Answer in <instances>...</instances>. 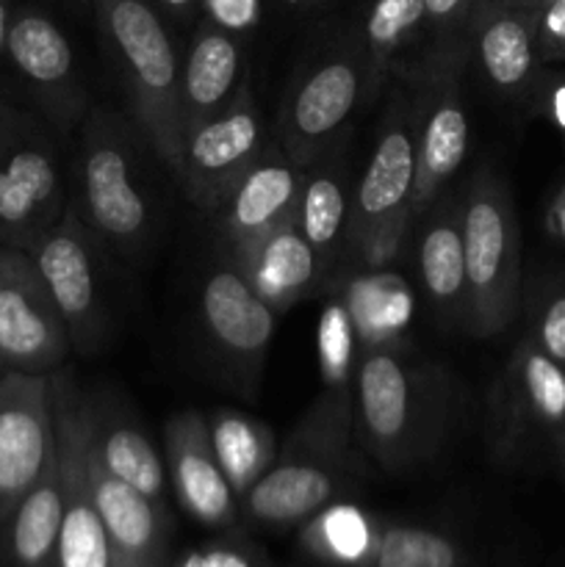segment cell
Wrapping results in <instances>:
<instances>
[{
    "mask_svg": "<svg viewBox=\"0 0 565 567\" xmlns=\"http://www.w3.org/2000/svg\"><path fill=\"white\" fill-rule=\"evenodd\" d=\"M487 3H507V6H521L524 0H487Z\"/></svg>",
    "mask_w": 565,
    "mask_h": 567,
    "instance_id": "cell-44",
    "label": "cell"
},
{
    "mask_svg": "<svg viewBox=\"0 0 565 567\" xmlns=\"http://www.w3.org/2000/svg\"><path fill=\"white\" fill-rule=\"evenodd\" d=\"M415 230V275L432 316L446 327L465 330L469 280L463 249V194L443 192L419 219Z\"/></svg>",
    "mask_w": 565,
    "mask_h": 567,
    "instance_id": "cell-20",
    "label": "cell"
},
{
    "mask_svg": "<svg viewBox=\"0 0 565 567\" xmlns=\"http://www.w3.org/2000/svg\"><path fill=\"white\" fill-rule=\"evenodd\" d=\"M559 449H563V454H565V432H563V435H559Z\"/></svg>",
    "mask_w": 565,
    "mask_h": 567,
    "instance_id": "cell-46",
    "label": "cell"
},
{
    "mask_svg": "<svg viewBox=\"0 0 565 567\" xmlns=\"http://www.w3.org/2000/svg\"><path fill=\"white\" fill-rule=\"evenodd\" d=\"M205 419H208L210 443H214L222 471L242 502L244 493L275 463V435L264 421L236 413V410H216Z\"/></svg>",
    "mask_w": 565,
    "mask_h": 567,
    "instance_id": "cell-30",
    "label": "cell"
},
{
    "mask_svg": "<svg viewBox=\"0 0 565 567\" xmlns=\"http://www.w3.org/2000/svg\"><path fill=\"white\" fill-rule=\"evenodd\" d=\"M11 14H14V0H0V66L6 64V37H9Z\"/></svg>",
    "mask_w": 565,
    "mask_h": 567,
    "instance_id": "cell-39",
    "label": "cell"
},
{
    "mask_svg": "<svg viewBox=\"0 0 565 567\" xmlns=\"http://www.w3.org/2000/svg\"><path fill=\"white\" fill-rule=\"evenodd\" d=\"M548 3H557V0H524L521 6H530V9H543V6H548Z\"/></svg>",
    "mask_w": 565,
    "mask_h": 567,
    "instance_id": "cell-42",
    "label": "cell"
},
{
    "mask_svg": "<svg viewBox=\"0 0 565 567\" xmlns=\"http://www.w3.org/2000/svg\"><path fill=\"white\" fill-rule=\"evenodd\" d=\"M92 441V437H89ZM89 487L111 540L116 567H170L172 515L116 480L89 449Z\"/></svg>",
    "mask_w": 565,
    "mask_h": 567,
    "instance_id": "cell-21",
    "label": "cell"
},
{
    "mask_svg": "<svg viewBox=\"0 0 565 567\" xmlns=\"http://www.w3.org/2000/svg\"><path fill=\"white\" fill-rule=\"evenodd\" d=\"M369 567H471V559L446 532L419 524H382Z\"/></svg>",
    "mask_w": 565,
    "mask_h": 567,
    "instance_id": "cell-31",
    "label": "cell"
},
{
    "mask_svg": "<svg viewBox=\"0 0 565 567\" xmlns=\"http://www.w3.org/2000/svg\"><path fill=\"white\" fill-rule=\"evenodd\" d=\"M199 319L216 360L249 388L258 382L277 313L230 258L208 271L199 293Z\"/></svg>",
    "mask_w": 565,
    "mask_h": 567,
    "instance_id": "cell-16",
    "label": "cell"
},
{
    "mask_svg": "<svg viewBox=\"0 0 565 567\" xmlns=\"http://www.w3.org/2000/svg\"><path fill=\"white\" fill-rule=\"evenodd\" d=\"M170 567H275L253 543L225 537V540L205 543V546L188 548L181 557L172 559Z\"/></svg>",
    "mask_w": 565,
    "mask_h": 567,
    "instance_id": "cell-33",
    "label": "cell"
},
{
    "mask_svg": "<svg viewBox=\"0 0 565 567\" xmlns=\"http://www.w3.org/2000/svg\"><path fill=\"white\" fill-rule=\"evenodd\" d=\"M374 97L371 66L358 37L330 44L294 75L277 116V144L308 169L341 142L360 105Z\"/></svg>",
    "mask_w": 565,
    "mask_h": 567,
    "instance_id": "cell-8",
    "label": "cell"
},
{
    "mask_svg": "<svg viewBox=\"0 0 565 567\" xmlns=\"http://www.w3.org/2000/svg\"><path fill=\"white\" fill-rule=\"evenodd\" d=\"M100 44L125 92L144 144L175 175L183 161L181 59L166 17L153 0H89Z\"/></svg>",
    "mask_w": 565,
    "mask_h": 567,
    "instance_id": "cell-3",
    "label": "cell"
},
{
    "mask_svg": "<svg viewBox=\"0 0 565 567\" xmlns=\"http://www.w3.org/2000/svg\"><path fill=\"white\" fill-rule=\"evenodd\" d=\"M64 480L59 454H53L37 485L22 496L14 513L0 526V567H55Z\"/></svg>",
    "mask_w": 565,
    "mask_h": 567,
    "instance_id": "cell-26",
    "label": "cell"
},
{
    "mask_svg": "<svg viewBox=\"0 0 565 567\" xmlns=\"http://www.w3.org/2000/svg\"><path fill=\"white\" fill-rule=\"evenodd\" d=\"M61 319L70 347L81 354L97 352L105 341V310L97 293L92 230L72 205L64 216L28 249Z\"/></svg>",
    "mask_w": 565,
    "mask_h": 567,
    "instance_id": "cell-15",
    "label": "cell"
},
{
    "mask_svg": "<svg viewBox=\"0 0 565 567\" xmlns=\"http://www.w3.org/2000/svg\"><path fill=\"white\" fill-rule=\"evenodd\" d=\"M469 59V39L460 37L427 42L415 66H399L415 89V188L410 221L419 219L446 192L469 153V111L463 94Z\"/></svg>",
    "mask_w": 565,
    "mask_h": 567,
    "instance_id": "cell-7",
    "label": "cell"
},
{
    "mask_svg": "<svg viewBox=\"0 0 565 567\" xmlns=\"http://www.w3.org/2000/svg\"><path fill=\"white\" fill-rule=\"evenodd\" d=\"M355 316L347 302H332L321 316V369L327 385H355L352 349H355Z\"/></svg>",
    "mask_w": 565,
    "mask_h": 567,
    "instance_id": "cell-32",
    "label": "cell"
},
{
    "mask_svg": "<svg viewBox=\"0 0 565 567\" xmlns=\"http://www.w3.org/2000/svg\"><path fill=\"white\" fill-rule=\"evenodd\" d=\"M530 338L565 369V288H554L543 297Z\"/></svg>",
    "mask_w": 565,
    "mask_h": 567,
    "instance_id": "cell-34",
    "label": "cell"
},
{
    "mask_svg": "<svg viewBox=\"0 0 565 567\" xmlns=\"http://www.w3.org/2000/svg\"><path fill=\"white\" fill-rule=\"evenodd\" d=\"M0 374H3V365H0Z\"/></svg>",
    "mask_w": 565,
    "mask_h": 567,
    "instance_id": "cell-47",
    "label": "cell"
},
{
    "mask_svg": "<svg viewBox=\"0 0 565 567\" xmlns=\"http://www.w3.org/2000/svg\"><path fill=\"white\" fill-rule=\"evenodd\" d=\"M355 37L363 44L371 83L380 94L388 75L402 66L404 55L427 39L424 0H366Z\"/></svg>",
    "mask_w": 565,
    "mask_h": 567,
    "instance_id": "cell-28",
    "label": "cell"
},
{
    "mask_svg": "<svg viewBox=\"0 0 565 567\" xmlns=\"http://www.w3.org/2000/svg\"><path fill=\"white\" fill-rule=\"evenodd\" d=\"M153 3L164 11L166 20L192 22L199 20V3L203 0H153Z\"/></svg>",
    "mask_w": 565,
    "mask_h": 567,
    "instance_id": "cell-38",
    "label": "cell"
},
{
    "mask_svg": "<svg viewBox=\"0 0 565 567\" xmlns=\"http://www.w3.org/2000/svg\"><path fill=\"white\" fill-rule=\"evenodd\" d=\"M64 319L22 249L0 244V365L22 374H53L70 354Z\"/></svg>",
    "mask_w": 565,
    "mask_h": 567,
    "instance_id": "cell-12",
    "label": "cell"
},
{
    "mask_svg": "<svg viewBox=\"0 0 565 567\" xmlns=\"http://www.w3.org/2000/svg\"><path fill=\"white\" fill-rule=\"evenodd\" d=\"M302 183L305 166L288 158L280 144L277 147L266 144L258 161L244 172L236 188L216 208L227 258H242L266 233L286 221L297 208Z\"/></svg>",
    "mask_w": 565,
    "mask_h": 567,
    "instance_id": "cell-19",
    "label": "cell"
},
{
    "mask_svg": "<svg viewBox=\"0 0 565 567\" xmlns=\"http://www.w3.org/2000/svg\"><path fill=\"white\" fill-rule=\"evenodd\" d=\"M548 111H552V120L557 122L559 127H565V83L552 92V105H548Z\"/></svg>",
    "mask_w": 565,
    "mask_h": 567,
    "instance_id": "cell-40",
    "label": "cell"
},
{
    "mask_svg": "<svg viewBox=\"0 0 565 567\" xmlns=\"http://www.w3.org/2000/svg\"><path fill=\"white\" fill-rule=\"evenodd\" d=\"M55 419V454L64 480V515H61L55 567H116L111 540L94 507L89 487V437H92L94 402L78 391L66 371L50 374Z\"/></svg>",
    "mask_w": 565,
    "mask_h": 567,
    "instance_id": "cell-10",
    "label": "cell"
},
{
    "mask_svg": "<svg viewBox=\"0 0 565 567\" xmlns=\"http://www.w3.org/2000/svg\"><path fill=\"white\" fill-rule=\"evenodd\" d=\"M493 449L507 457L532 432H565V369L530 336L515 347L491 396Z\"/></svg>",
    "mask_w": 565,
    "mask_h": 567,
    "instance_id": "cell-17",
    "label": "cell"
},
{
    "mask_svg": "<svg viewBox=\"0 0 565 567\" xmlns=\"http://www.w3.org/2000/svg\"><path fill=\"white\" fill-rule=\"evenodd\" d=\"M264 150L266 125L247 81L225 111L186 133L177 183L194 205L216 210Z\"/></svg>",
    "mask_w": 565,
    "mask_h": 567,
    "instance_id": "cell-13",
    "label": "cell"
},
{
    "mask_svg": "<svg viewBox=\"0 0 565 567\" xmlns=\"http://www.w3.org/2000/svg\"><path fill=\"white\" fill-rule=\"evenodd\" d=\"M164 463L172 493L192 520L205 529L227 532L242 518V502L233 493L210 443L208 419L197 410L172 415L164 426Z\"/></svg>",
    "mask_w": 565,
    "mask_h": 567,
    "instance_id": "cell-18",
    "label": "cell"
},
{
    "mask_svg": "<svg viewBox=\"0 0 565 567\" xmlns=\"http://www.w3.org/2000/svg\"><path fill=\"white\" fill-rule=\"evenodd\" d=\"M382 520L352 504L332 502L302 524L299 546L321 567H369Z\"/></svg>",
    "mask_w": 565,
    "mask_h": 567,
    "instance_id": "cell-29",
    "label": "cell"
},
{
    "mask_svg": "<svg viewBox=\"0 0 565 567\" xmlns=\"http://www.w3.org/2000/svg\"><path fill=\"white\" fill-rule=\"evenodd\" d=\"M469 310L465 332L491 338L513 324L521 305V241L513 197L493 169H476L460 186Z\"/></svg>",
    "mask_w": 565,
    "mask_h": 567,
    "instance_id": "cell-6",
    "label": "cell"
},
{
    "mask_svg": "<svg viewBox=\"0 0 565 567\" xmlns=\"http://www.w3.org/2000/svg\"><path fill=\"white\" fill-rule=\"evenodd\" d=\"M59 3H64V6H83V3H89V0H59Z\"/></svg>",
    "mask_w": 565,
    "mask_h": 567,
    "instance_id": "cell-45",
    "label": "cell"
},
{
    "mask_svg": "<svg viewBox=\"0 0 565 567\" xmlns=\"http://www.w3.org/2000/svg\"><path fill=\"white\" fill-rule=\"evenodd\" d=\"M554 221H557V230L565 236V199H559L557 214H554Z\"/></svg>",
    "mask_w": 565,
    "mask_h": 567,
    "instance_id": "cell-41",
    "label": "cell"
},
{
    "mask_svg": "<svg viewBox=\"0 0 565 567\" xmlns=\"http://www.w3.org/2000/svg\"><path fill=\"white\" fill-rule=\"evenodd\" d=\"M355 437V385H327L286 437L271 468L242 496L244 518L275 532L308 524L358 476Z\"/></svg>",
    "mask_w": 565,
    "mask_h": 567,
    "instance_id": "cell-2",
    "label": "cell"
},
{
    "mask_svg": "<svg viewBox=\"0 0 565 567\" xmlns=\"http://www.w3.org/2000/svg\"><path fill=\"white\" fill-rule=\"evenodd\" d=\"M244 39L208 20H197L186 55L181 59L183 138L205 120L225 111L247 83Z\"/></svg>",
    "mask_w": 565,
    "mask_h": 567,
    "instance_id": "cell-23",
    "label": "cell"
},
{
    "mask_svg": "<svg viewBox=\"0 0 565 567\" xmlns=\"http://www.w3.org/2000/svg\"><path fill=\"white\" fill-rule=\"evenodd\" d=\"M469 50L496 92L515 97L537 72V9L480 0L465 22Z\"/></svg>",
    "mask_w": 565,
    "mask_h": 567,
    "instance_id": "cell-22",
    "label": "cell"
},
{
    "mask_svg": "<svg viewBox=\"0 0 565 567\" xmlns=\"http://www.w3.org/2000/svg\"><path fill=\"white\" fill-rule=\"evenodd\" d=\"M480 0H424L427 42L465 37V22Z\"/></svg>",
    "mask_w": 565,
    "mask_h": 567,
    "instance_id": "cell-36",
    "label": "cell"
},
{
    "mask_svg": "<svg viewBox=\"0 0 565 567\" xmlns=\"http://www.w3.org/2000/svg\"><path fill=\"white\" fill-rule=\"evenodd\" d=\"M415 188V100L408 89L391 94L377 127L374 153L352 192L347 249L369 269L391 264L410 238Z\"/></svg>",
    "mask_w": 565,
    "mask_h": 567,
    "instance_id": "cell-5",
    "label": "cell"
},
{
    "mask_svg": "<svg viewBox=\"0 0 565 567\" xmlns=\"http://www.w3.org/2000/svg\"><path fill=\"white\" fill-rule=\"evenodd\" d=\"M6 64L20 78L22 89L37 105L39 116L55 133H72L86 120L92 100L78 72L70 37L59 22L37 3H14Z\"/></svg>",
    "mask_w": 565,
    "mask_h": 567,
    "instance_id": "cell-11",
    "label": "cell"
},
{
    "mask_svg": "<svg viewBox=\"0 0 565 567\" xmlns=\"http://www.w3.org/2000/svg\"><path fill=\"white\" fill-rule=\"evenodd\" d=\"M89 449L116 480L127 482L133 491L150 498L155 507L170 509V504H166L170 476H166L164 457L131 415L116 413L105 404H94Z\"/></svg>",
    "mask_w": 565,
    "mask_h": 567,
    "instance_id": "cell-27",
    "label": "cell"
},
{
    "mask_svg": "<svg viewBox=\"0 0 565 567\" xmlns=\"http://www.w3.org/2000/svg\"><path fill=\"white\" fill-rule=\"evenodd\" d=\"M66 205L53 127L0 94V244L28 252Z\"/></svg>",
    "mask_w": 565,
    "mask_h": 567,
    "instance_id": "cell-9",
    "label": "cell"
},
{
    "mask_svg": "<svg viewBox=\"0 0 565 567\" xmlns=\"http://www.w3.org/2000/svg\"><path fill=\"white\" fill-rule=\"evenodd\" d=\"M55 454L50 374H0V526Z\"/></svg>",
    "mask_w": 565,
    "mask_h": 567,
    "instance_id": "cell-14",
    "label": "cell"
},
{
    "mask_svg": "<svg viewBox=\"0 0 565 567\" xmlns=\"http://www.w3.org/2000/svg\"><path fill=\"white\" fill-rule=\"evenodd\" d=\"M233 264H238V269L249 277L255 291L277 316L291 310L299 299L308 297L319 282L327 280L319 255L299 230L294 214Z\"/></svg>",
    "mask_w": 565,
    "mask_h": 567,
    "instance_id": "cell-24",
    "label": "cell"
},
{
    "mask_svg": "<svg viewBox=\"0 0 565 567\" xmlns=\"http://www.w3.org/2000/svg\"><path fill=\"white\" fill-rule=\"evenodd\" d=\"M291 6H297V9H310V6H319L321 0H288Z\"/></svg>",
    "mask_w": 565,
    "mask_h": 567,
    "instance_id": "cell-43",
    "label": "cell"
},
{
    "mask_svg": "<svg viewBox=\"0 0 565 567\" xmlns=\"http://www.w3.org/2000/svg\"><path fill=\"white\" fill-rule=\"evenodd\" d=\"M138 142L144 138L136 125L105 105H92L81 122L78 205L72 208L92 236L122 255H136L153 227V208L138 177Z\"/></svg>",
    "mask_w": 565,
    "mask_h": 567,
    "instance_id": "cell-4",
    "label": "cell"
},
{
    "mask_svg": "<svg viewBox=\"0 0 565 567\" xmlns=\"http://www.w3.org/2000/svg\"><path fill=\"white\" fill-rule=\"evenodd\" d=\"M264 17V0H203L199 20H208L236 37H247Z\"/></svg>",
    "mask_w": 565,
    "mask_h": 567,
    "instance_id": "cell-35",
    "label": "cell"
},
{
    "mask_svg": "<svg viewBox=\"0 0 565 567\" xmlns=\"http://www.w3.org/2000/svg\"><path fill=\"white\" fill-rule=\"evenodd\" d=\"M336 147L305 169L302 192H299L297 208H294V219H297L299 230L305 233L314 252L319 255L325 275H330V266L336 264L338 252H341V247H347L355 192L347 164Z\"/></svg>",
    "mask_w": 565,
    "mask_h": 567,
    "instance_id": "cell-25",
    "label": "cell"
},
{
    "mask_svg": "<svg viewBox=\"0 0 565 567\" xmlns=\"http://www.w3.org/2000/svg\"><path fill=\"white\" fill-rule=\"evenodd\" d=\"M537 53L541 59H565V0L537 9Z\"/></svg>",
    "mask_w": 565,
    "mask_h": 567,
    "instance_id": "cell-37",
    "label": "cell"
},
{
    "mask_svg": "<svg viewBox=\"0 0 565 567\" xmlns=\"http://www.w3.org/2000/svg\"><path fill=\"white\" fill-rule=\"evenodd\" d=\"M355 419L366 454L388 474H404L443 452L463 419V391L443 369L377 343L355 369Z\"/></svg>",
    "mask_w": 565,
    "mask_h": 567,
    "instance_id": "cell-1",
    "label": "cell"
}]
</instances>
